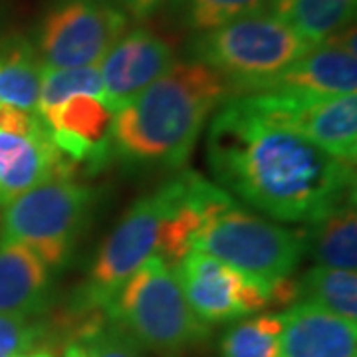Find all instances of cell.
Listing matches in <instances>:
<instances>
[{"mask_svg":"<svg viewBox=\"0 0 357 357\" xmlns=\"http://www.w3.org/2000/svg\"><path fill=\"white\" fill-rule=\"evenodd\" d=\"M268 114L302 133L319 149L335 159L356 165L357 157V96H280L252 93Z\"/></svg>","mask_w":357,"mask_h":357,"instance_id":"obj_10","label":"cell"},{"mask_svg":"<svg viewBox=\"0 0 357 357\" xmlns=\"http://www.w3.org/2000/svg\"><path fill=\"white\" fill-rule=\"evenodd\" d=\"M270 0H169V10L178 26L197 34L217 30L250 14L266 13Z\"/></svg>","mask_w":357,"mask_h":357,"instance_id":"obj_21","label":"cell"},{"mask_svg":"<svg viewBox=\"0 0 357 357\" xmlns=\"http://www.w3.org/2000/svg\"><path fill=\"white\" fill-rule=\"evenodd\" d=\"M96 204L91 187L76 178H52L16 197L0 217V241L32 248L54 274L74 255Z\"/></svg>","mask_w":357,"mask_h":357,"instance_id":"obj_5","label":"cell"},{"mask_svg":"<svg viewBox=\"0 0 357 357\" xmlns=\"http://www.w3.org/2000/svg\"><path fill=\"white\" fill-rule=\"evenodd\" d=\"M282 314L244 318L220 337L222 357H280Z\"/></svg>","mask_w":357,"mask_h":357,"instance_id":"obj_22","label":"cell"},{"mask_svg":"<svg viewBox=\"0 0 357 357\" xmlns=\"http://www.w3.org/2000/svg\"><path fill=\"white\" fill-rule=\"evenodd\" d=\"M128 26V13L114 0H54L40 20L34 50L42 68L100 66Z\"/></svg>","mask_w":357,"mask_h":357,"instance_id":"obj_8","label":"cell"},{"mask_svg":"<svg viewBox=\"0 0 357 357\" xmlns=\"http://www.w3.org/2000/svg\"><path fill=\"white\" fill-rule=\"evenodd\" d=\"M229 84L197 60H175L159 79L114 112L112 155L135 169H178L222 103Z\"/></svg>","mask_w":357,"mask_h":357,"instance_id":"obj_2","label":"cell"},{"mask_svg":"<svg viewBox=\"0 0 357 357\" xmlns=\"http://www.w3.org/2000/svg\"><path fill=\"white\" fill-rule=\"evenodd\" d=\"M192 250L270 284L292 276L306 255V234L256 217L236 203L201 230Z\"/></svg>","mask_w":357,"mask_h":357,"instance_id":"obj_7","label":"cell"},{"mask_svg":"<svg viewBox=\"0 0 357 357\" xmlns=\"http://www.w3.org/2000/svg\"><path fill=\"white\" fill-rule=\"evenodd\" d=\"M280 2H282V0H270V10H272L274 6H278Z\"/></svg>","mask_w":357,"mask_h":357,"instance_id":"obj_28","label":"cell"},{"mask_svg":"<svg viewBox=\"0 0 357 357\" xmlns=\"http://www.w3.org/2000/svg\"><path fill=\"white\" fill-rule=\"evenodd\" d=\"M58 344L50 318L0 316V357H14L32 349H52Z\"/></svg>","mask_w":357,"mask_h":357,"instance_id":"obj_24","label":"cell"},{"mask_svg":"<svg viewBox=\"0 0 357 357\" xmlns=\"http://www.w3.org/2000/svg\"><path fill=\"white\" fill-rule=\"evenodd\" d=\"M173 272L191 310L206 326L255 316L266 304L264 288L256 278L199 250H191Z\"/></svg>","mask_w":357,"mask_h":357,"instance_id":"obj_9","label":"cell"},{"mask_svg":"<svg viewBox=\"0 0 357 357\" xmlns=\"http://www.w3.org/2000/svg\"><path fill=\"white\" fill-rule=\"evenodd\" d=\"M123 10L135 18H147L165 2V0H114Z\"/></svg>","mask_w":357,"mask_h":357,"instance_id":"obj_26","label":"cell"},{"mask_svg":"<svg viewBox=\"0 0 357 357\" xmlns=\"http://www.w3.org/2000/svg\"><path fill=\"white\" fill-rule=\"evenodd\" d=\"M52 143L66 159L88 175H96L114 161L112 126L114 109L93 96H72L40 114Z\"/></svg>","mask_w":357,"mask_h":357,"instance_id":"obj_11","label":"cell"},{"mask_svg":"<svg viewBox=\"0 0 357 357\" xmlns=\"http://www.w3.org/2000/svg\"><path fill=\"white\" fill-rule=\"evenodd\" d=\"M14 357H56V354L52 349H32V351H26V354H18Z\"/></svg>","mask_w":357,"mask_h":357,"instance_id":"obj_27","label":"cell"},{"mask_svg":"<svg viewBox=\"0 0 357 357\" xmlns=\"http://www.w3.org/2000/svg\"><path fill=\"white\" fill-rule=\"evenodd\" d=\"M56 274L32 248L0 241V316H44Z\"/></svg>","mask_w":357,"mask_h":357,"instance_id":"obj_16","label":"cell"},{"mask_svg":"<svg viewBox=\"0 0 357 357\" xmlns=\"http://www.w3.org/2000/svg\"><path fill=\"white\" fill-rule=\"evenodd\" d=\"M76 342L89 349L91 357H141V347L107 314L88 326Z\"/></svg>","mask_w":357,"mask_h":357,"instance_id":"obj_25","label":"cell"},{"mask_svg":"<svg viewBox=\"0 0 357 357\" xmlns=\"http://www.w3.org/2000/svg\"><path fill=\"white\" fill-rule=\"evenodd\" d=\"M76 175V167L52 143L46 123L26 137L0 131V206L46 181Z\"/></svg>","mask_w":357,"mask_h":357,"instance_id":"obj_13","label":"cell"},{"mask_svg":"<svg viewBox=\"0 0 357 357\" xmlns=\"http://www.w3.org/2000/svg\"><path fill=\"white\" fill-rule=\"evenodd\" d=\"M356 52L347 50L333 40H326L286 68L260 93L328 98L356 93Z\"/></svg>","mask_w":357,"mask_h":357,"instance_id":"obj_14","label":"cell"},{"mask_svg":"<svg viewBox=\"0 0 357 357\" xmlns=\"http://www.w3.org/2000/svg\"><path fill=\"white\" fill-rule=\"evenodd\" d=\"M280 357H357V324L306 302L282 312Z\"/></svg>","mask_w":357,"mask_h":357,"instance_id":"obj_15","label":"cell"},{"mask_svg":"<svg viewBox=\"0 0 357 357\" xmlns=\"http://www.w3.org/2000/svg\"><path fill=\"white\" fill-rule=\"evenodd\" d=\"M107 318L135 340L159 354H178L203 344L211 326L197 318L178 286L173 268L151 255L105 306Z\"/></svg>","mask_w":357,"mask_h":357,"instance_id":"obj_4","label":"cell"},{"mask_svg":"<svg viewBox=\"0 0 357 357\" xmlns=\"http://www.w3.org/2000/svg\"><path fill=\"white\" fill-rule=\"evenodd\" d=\"M312 48L280 16L258 13L197 34L189 56L213 68L229 84L230 98H236L260 93Z\"/></svg>","mask_w":357,"mask_h":357,"instance_id":"obj_3","label":"cell"},{"mask_svg":"<svg viewBox=\"0 0 357 357\" xmlns=\"http://www.w3.org/2000/svg\"><path fill=\"white\" fill-rule=\"evenodd\" d=\"M298 302L318 306L337 318L357 324L356 270L310 268L302 278H298Z\"/></svg>","mask_w":357,"mask_h":357,"instance_id":"obj_20","label":"cell"},{"mask_svg":"<svg viewBox=\"0 0 357 357\" xmlns=\"http://www.w3.org/2000/svg\"><path fill=\"white\" fill-rule=\"evenodd\" d=\"M357 0H282L272 13L280 16L310 46L324 44L351 26Z\"/></svg>","mask_w":357,"mask_h":357,"instance_id":"obj_19","label":"cell"},{"mask_svg":"<svg viewBox=\"0 0 357 357\" xmlns=\"http://www.w3.org/2000/svg\"><path fill=\"white\" fill-rule=\"evenodd\" d=\"M189 171L178 173L153 192L141 197L115 225L100 246L88 282L77 288L70 304L77 307L105 310L115 292L137 268L155 255L159 227L177 206L187 189Z\"/></svg>","mask_w":357,"mask_h":357,"instance_id":"obj_6","label":"cell"},{"mask_svg":"<svg viewBox=\"0 0 357 357\" xmlns=\"http://www.w3.org/2000/svg\"><path fill=\"white\" fill-rule=\"evenodd\" d=\"M175 62L173 50L149 28L126 32L100 64L103 103L119 109L165 74Z\"/></svg>","mask_w":357,"mask_h":357,"instance_id":"obj_12","label":"cell"},{"mask_svg":"<svg viewBox=\"0 0 357 357\" xmlns=\"http://www.w3.org/2000/svg\"><path fill=\"white\" fill-rule=\"evenodd\" d=\"M222 191L284 222H312L356 192V165L335 159L270 115L256 96L229 98L206 135Z\"/></svg>","mask_w":357,"mask_h":357,"instance_id":"obj_1","label":"cell"},{"mask_svg":"<svg viewBox=\"0 0 357 357\" xmlns=\"http://www.w3.org/2000/svg\"><path fill=\"white\" fill-rule=\"evenodd\" d=\"M306 252L316 266L356 270L357 266V215L356 192L332 206L316 220L307 222Z\"/></svg>","mask_w":357,"mask_h":357,"instance_id":"obj_17","label":"cell"},{"mask_svg":"<svg viewBox=\"0 0 357 357\" xmlns=\"http://www.w3.org/2000/svg\"><path fill=\"white\" fill-rule=\"evenodd\" d=\"M42 64L30 42L14 38L0 46V107L38 114Z\"/></svg>","mask_w":357,"mask_h":357,"instance_id":"obj_18","label":"cell"},{"mask_svg":"<svg viewBox=\"0 0 357 357\" xmlns=\"http://www.w3.org/2000/svg\"><path fill=\"white\" fill-rule=\"evenodd\" d=\"M72 96H93L103 102V82L100 66L86 68H42L38 115L54 105H60Z\"/></svg>","mask_w":357,"mask_h":357,"instance_id":"obj_23","label":"cell"}]
</instances>
